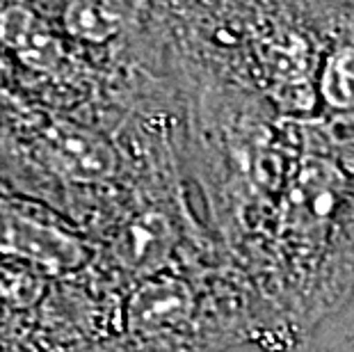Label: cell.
<instances>
[{"mask_svg": "<svg viewBox=\"0 0 354 352\" xmlns=\"http://www.w3.org/2000/svg\"><path fill=\"white\" fill-rule=\"evenodd\" d=\"M302 126V158L243 268L270 318L277 352H297L354 288V149L313 124Z\"/></svg>", "mask_w": 354, "mask_h": 352, "instance_id": "cell-1", "label": "cell"}, {"mask_svg": "<svg viewBox=\"0 0 354 352\" xmlns=\"http://www.w3.org/2000/svg\"><path fill=\"white\" fill-rule=\"evenodd\" d=\"M240 343L272 352L274 334L250 277L222 254L133 286L117 332L94 352H224Z\"/></svg>", "mask_w": 354, "mask_h": 352, "instance_id": "cell-2", "label": "cell"}, {"mask_svg": "<svg viewBox=\"0 0 354 352\" xmlns=\"http://www.w3.org/2000/svg\"><path fill=\"white\" fill-rule=\"evenodd\" d=\"M0 250L26 259L44 275L69 279L92 268L99 245L44 211L0 204Z\"/></svg>", "mask_w": 354, "mask_h": 352, "instance_id": "cell-3", "label": "cell"}, {"mask_svg": "<svg viewBox=\"0 0 354 352\" xmlns=\"http://www.w3.org/2000/svg\"><path fill=\"white\" fill-rule=\"evenodd\" d=\"M315 129L354 149V5H329L327 37L318 69Z\"/></svg>", "mask_w": 354, "mask_h": 352, "instance_id": "cell-4", "label": "cell"}, {"mask_svg": "<svg viewBox=\"0 0 354 352\" xmlns=\"http://www.w3.org/2000/svg\"><path fill=\"white\" fill-rule=\"evenodd\" d=\"M151 10L153 5L133 3H66L59 5L55 26L78 46L112 48L145 33Z\"/></svg>", "mask_w": 354, "mask_h": 352, "instance_id": "cell-5", "label": "cell"}]
</instances>
